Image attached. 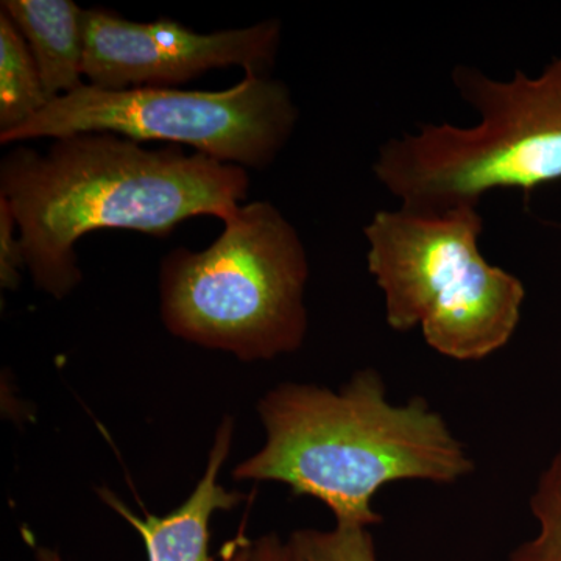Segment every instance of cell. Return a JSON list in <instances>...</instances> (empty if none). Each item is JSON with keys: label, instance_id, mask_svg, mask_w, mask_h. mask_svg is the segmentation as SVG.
<instances>
[{"label": "cell", "instance_id": "6da1fadb", "mask_svg": "<svg viewBox=\"0 0 561 561\" xmlns=\"http://www.w3.org/2000/svg\"><path fill=\"white\" fill-rule=\"evenodd\" d=\"M249 187L239 165L180 146L146 149L113 133L58 138L46 153L18 146L0 162V197L16 219L27 271L57 300L83 279L76 243L88 232L165 238L192 217L224 221Z\"/></svg>", "mask_w": 561, "mask_h": 561}, {"label": "cell", "instance_id": "7a4b0ae2", "mask_svg": "<svg viewBox=\"0 0 561 561\" xmlns=\"http://www.w3.org/2000/svg\"><path fill=\"white\" fill-rule=\"evenodd\" d=\"M264 446L236 465V481L279 482L323 502L335 526L382 523L378 491L400 481L456 483L474 461L440 413L416 397L393 404L382 376L354 373L337 391L284 382L257 402Z\"/></svg>", "mask_w": 561, "mask_h": 561}, {"label": "cell", "instance_id": "3957f363", "mask_svg": "<svg viewBox=\"0 0 561 561\" xmlns=\"http://www.w3.org/2000/svg\"><path fill=\"white\" fill-rule=\"evenodd\" d=\"M451 81L478 124H423L379 147L373 172L401 209L438 216L479 208L491 191L529 195L561 180V55L537 77L497 80L459 65Z\"/></svg>", "mask_w": 561, "mask_h": 561}, {"label": "cell", "instance_id": "277c9868", "mask_svg": "<svg viewBox=\"0 0 561 561\" xmlns=\"http://www.w3.org/2000/svg\"><path fill=\"white\" fill-rule=\"evenodd\" d=\"M208 249L161 262V317L175 337L243 362L301 348L309 261L294 225L271 202L241 205Z\"/></svg>", "mask_w": 561, "mask_h": 561}, {"label": "cell", "instance_id": "5b68a950", "mask_svg": "<svg viewBox=\"0 0 561 561\" xmlns=\"http://www.w3.org/2000/svg\"><path fill=\"white\" fill-rule=\"evenodd\" d=\"M483 217L474 206L421 216L379 210L365 227L368 272L393 331L421 328L442 356L482 360L504 348L522 321L526 289L479 249Z\"/></svg>", "mask_w": 561, "mask_h": 561}, {"label": "cell", "instance_id": "8992f818", "mask_svg": "<svg viewBox=\"0 0 561 561\" xmlns=\"http://www.w3.org/2000/svg\"><path fill=\"white\" fill-rule=\"evenodd\" d=\"M297 122L289 88L268 73L245 72L224 91H106L84 83L54 99L18 130L0 136V142L113 133L138 142L192 147L225 164L262 171L289 142Z\"/></svg>", "mask_w": 561, "mask_h": 561}, {"label": "cell", "instance_id": "52a82bcc", "mask_svg": "<svg viewBox=\"0 0 561 561\" xmlns=\"http://www.w3.org/2000/svg\"><path fill=\"white\" fill-rule=\"evenodd\" d=\"M83 76L106 91L175 88L208 70L241 66L268 73L280 44V21L198 33L180 22H135L103 9L83 13Z\"/></svg>", "mask_w": 561, "mask_h": 561}, {"label": "cell", "instance_id": "ba28073f", "mask_svg": "<svg viewBox=\"0 0 561 561\" xmlns=\"http://www.w3.org/2000/svg\"><path fill=\"white\" fill-rule=\"evenodd\" d=\"M234 437V420L221 421L214 437L208 465L191 496L165 516L135 515L108 489L99 490L102 501L121 515L146 546L149 561H214L209 556V523L216 512H228L247 500L245 493L225 489L219 482L221 467L227 461ZM253 542L239 535L230 545L224 561H250Z\"/></svg>", "mask_w": 561, "mask_h": 561}, {"label": "cell", "instance_id": "9c48e42d", "mask_svg": "<svg viewBox=\"0 0 561 561\" xmlns=\"http://www.w3.org/2000/svg\"><path fill=\"white\" fill-rule=\"evenodd\" d=\"M24 36L50 101L83 87V13L72 0H3Z\"/></svg>", "mask_w": 561, "mask_h": 561}, {"label": "cell", "instance_id": "30bf717a", "mask_svg": "<svg viewBox=\"0 0 561 561\" xmlns=\"http://www.w3.org/2000/svg\"><path fill=\"white\" fill-rule=\"evenodd\" d=\"M50 102L24 36L0 10V136L18 130Z\"/></svg>", "mask_w": 561, "mask_h": 561}, {"label": "cell", "instance_id": "8fae6325", "mask_svg": "<svg viewBox=\"0 0 561 561\" xmlns=\"http://www.w3.org/2000/svg\"><path fill=\"white\" fill-rule=\"evenodd\" d=\"M538 531L516 546L511 561H561V448L541 472L530 497Z\"/></svg>", "mask_w": 561, "mask_h": 561}, {"label": "cell", "instance_id": "7c38bea8", "mask_svg": "<svg viewBox=\"0 0 561 561\" xmlns=\"http://www.w3.org/2000/svg\"><path fill=\"white\" fill-rule=\"evenodd\" d=\"M287 548L291 561H378L375 540L365 527L295 530Z\"/></svg>", "mask_w": 561, "mask_h": 561}, {"label": "cell", "instance_id": "4fadbf2b", "mask_svg": "<svg viewBox=\"0 0 561 561\" xmlns=\"http://www.w3.org/2000/svg\"><path fill=\"white\" fill-rule=\"evenodd\" d=\"M16 228L9 202L0 197V284L10 290L20 287L22 272L27 268L21 239L14 236Z\"/></svg>", "mask_w": 561, "mask_h": 561}, {"label": "cell", "instance_id": "5bb4252c", "mask_svg": "<svg viewBox=\"0 0 561 561\" xmlns=\"http://www.w3.org/2000/svg\"><path fill=\"white\" fill-rule=\"evenodd\" d=\"M250 561H291L287 541H280L276 534L262 535L253 542Z\"/></svg>", "mask_w": 561, "mask_h": 561}, {"label": "cell", "instance_id": "9a60e30c", "mask_svg": "<svg viewBox=\"0 0 561 561\" xmlns=\"http://www.w3.org/2000/svg\"><path fill=\"white\" fill-rule=\"evenodd\" d=\"M38 561H62L60 553L54 551V549L41 548L36 553Z\"/></svg>", "mask_w": 561, "mask_h": 561}]
</instances>
